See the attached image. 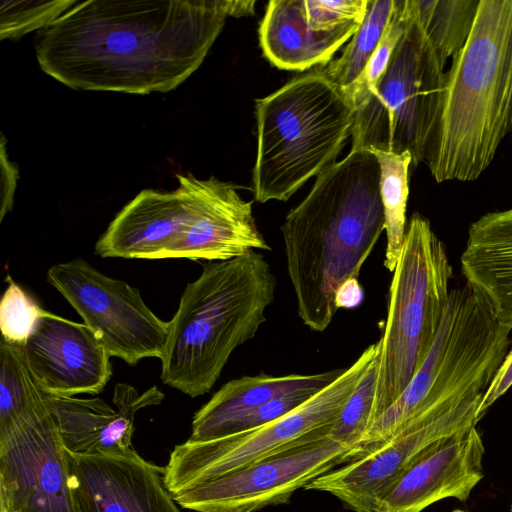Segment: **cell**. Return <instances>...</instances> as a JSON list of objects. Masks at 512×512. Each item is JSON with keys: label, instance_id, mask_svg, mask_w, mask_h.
I'll list each match as a JSON object with an SVG mask.
<instances>
[{"label": "cell", "instance_id": "obj_1", "mask_svg": "<svg viewBox=\"0 0 512 512\" xmlns=\"http://www.w3.org/2000/svg\"><path fill=\"white\" fill-rule=\"evenodd\" d=\"M227 16L225 0L78 1L37 32L36 58L72 89L164 93L200 67Z\"/></svg>", "mask_w": 512, "mask_h": 512}, {"label": "cell", "instance_id": "obj_2", "mask_svg": "<svg viewBox=\"0 0 512 512\" xmlns=\"http://www.w3.org/2000/svg\"><path fill=\"white\" fill-rule=\"evenodd\" d=\"M380 184L376 155L351 150L317 176L281 226L297 313L313 331L331 324L337 288L358 278L384 230Z\"/></svg>", "mask_w": 512, "mask_h": 512}, {"label": "cell", "instance_id": "obj_3", "mask_svg": "<svg viewBox=\"0 0 512 512\" xmlns=\"http://www.w3.org/2000/svg\"><path fill=\"white\" fill-rule=\"evenodd\" d=\"M512 131V0H480L470 36L446 72L425 164L436 182H469Z\"/></svg>", "mask_w": 512, "mask_h": 512}, {"label": "cell", "instance_id": "obj_4", "mask_svg": "<svg viewBox=\"0 0 512 512\" xmlns=\"http://www.w3.org/2000/svg\"><path fill=\"white\" fill-rule=\"evenodd\" d=\"M276 286L269 263L255 250L204 265L168 322L162 382L190 397L209 392L232 352L266 321Z\"/></svg>", "mask_w": 512, "mask_h": 512}, {"label": "cell", "instance_id": "obj_5", "mask_svg": "<svg viewBox=\"0 0 512 512\" xmlns=\"http://www.w3.org/2000/svg\"><path fill=\"white\" fill-rule=\"evenodd\" d=\"M255 200L287 201L336 163L354 123V107L321 68L256 100Z\"/></svg>", "mask_w": 512, "mask_h": 512}, {"label": "cell", "instance_id": "obj_6", "mask_svg": "<svg viewBox=\"0 0 512 512\" xmlns=\"http://www.w3.org/2000/svg\"><path fill=\"white\" fill-rule=\"evenodd\" d=\"M452 276L443 242L429 220L414 213L393 271L378 340L374 422L402 395L431 350L449 303Z\"/></svg>", "mask_w": 512, "mask_h": 512}, {"label": "cell", "instance_id": "obj_7", "mask_svg": "<svg viewBox=\"0 0 512 512\" xmlns=\"http://www.w3.org/2000/svg\"><path fill=\"white\" fill-rule=\"evenodd\" d=\"M406 26L372 90L355 109L351 150L409 152L425 163L444 103L446 72L406 0Z\"/></svg>", "mask_w": 512, "mask_h": 512}, {"label": "cell", "instance_id": "obj_8", "mask_svg": "<svg viewBox=\"0 0 512 512\" xmlns=\"http://www.w3.org/2000/svg\"><path fill=\"white\" fill-rule=\"evenodd\" d=\"M379 352L369 345L327 387L287 415L260 426L207 441L176 445L165 466L164 482L173 495L215 479L299 444L327 436L330 426Z\"/></svg>", "mask_w": 512, "mask_h": 512}, {"label": "cell", "instance_id": "obj_9", "mask_svg": "<svg viewBox=\"0 0 512 512\" xmlns=\"http://www.w3.org/2000/svg\"><path fill=\"white\" fill-rule=\"evenodd\" d=\"M47 280L95 331L110 356L129 365L163 357L169 324L148 308L137 288L83 259L50 267Z\"/></svg>", "mask_w": 512, "mask_h": 512}, {"label": "cell", "instance_id": "obj_10", "mask_svg": "<svg viewBox=\"0 0 512 512\" xmlns=\"http://www.w3.org/2000/svg\"><path fill=\"white\" fill-rule=\"evenodd\" d=\"M0 512H82L48 402L0 427Z\"/></svg>", "mask_w": 512, "mask_h": 512}, {"label": "cell", "instance_id": "obj_11", "mask_svg": "<svg viewBox=\"0 0 512 512\" xmlns=\"http://www.w3.org/2000/svg\"><path fill=\"white\" fill-rule=\"evenodd\" d=\"M350 448L325 436L173 494L196 512H256L289 503L299 488L349 461Z\"/></svg>", "mask_w": 512, "mask_h": 512}, {"label": "cell", "instance_id": "obj_12", "mask_svg": "<svg viewBox=\"0 0 512 512\" xmlns=\"http://www.w3.org/2000/svg\"><path fill=\"white\" fill-rule=\"evenodd\" d=\"M27 367L46 394H99L112 376L110 355L86 324L46 310L22 346Z\"/></svg>", "mask_w": 512, "mask_h": 512}, {"label": "cell", "instance_id": "obj_13", "mask_svg": "<svg viewBox=\"0 0 512 512\" xmlns=\"http://www.w3.org/2000/svg\"><path fill=\"white\" fill-rule=\"evenodd\" d=\"M474 414L427 420L311 481L305 489L330 493L355 512H373L384 492L429 444L476 427Z\"/></svg>", "mask_w": 512, "mask_h": 512}, {"label": "cell", "instance_id": "obj_14", "mask_svg": "<svg viewBox=\"0 0 512 512\" xmlns=\"http://www.w3.org/2000/svg\"><path fill=\"white\" fill-rule=\"evenodd\" d=\"M73 495L82 512H180L164 482L165 467L131 448L114 454L65 450Z\"/></svg>", "mask_w": 512, "mask_h": 512}, {"label": "cell", "instance_id": "obj_15", "mask_svg": "<svg viewBox=\"0 0 512 512\" xmlns=\"http://www.w3.org/2000/svg\"><path fill=\"white\" fill-rule=\"evenodd\" d=\"M484 453L476 427L436 440L409 463L373 512H422L442 499L466 501L483 478Z\"/></svg>", "mask_w": 512, "mask_h": 512}, {"label": "cell", "instance_id": "obj_16", "mask_svg": "<svg viewBox=\"0 0 512 512\" xmlns=\"http://www.w3.org/2000/svg\"><path fill=\"white\" fill-rule=\"evenodd\" d=\"M172 191L144 189L110 222L95 245L101 257L165 259L196 207L200 179L177 175Z\"/></svg>", "mask_w": 512, "mask_h": 512}, {"label": "cell", "instance_id": "obj_17", "mask_svg": "<svg viewBox=\"0 0 512 512\" xmlns=\"http://www.w3.org/2000/svg\"><path fill=\"white\" fill-rule=\"evenodd\" d=\"M253 202L232 183L200 179L191 219L168 250L167 258L225 261L252 250H270L253 216Z\"/></svg>", "mask_w": 512, "mask_h": 512}, {"label": "cell", "instance_id": "obj_18", "mask_svg": "<svg viewBox=\"0 0 512 512\" xmlns=\"http://www.w3.org/2000/svg\"><path fill=\"white\" fill-rule=\"evenodd\" d=\"M46 396L65 450L78 455L114 454L131 449L137 411L159 405L164 399L156 386L139 393L126 383L115 385L116 409L98 397Z\"/></svg>", "mask_w": 512, "mask_h": 512}, {"label": "cell", "instance_id": "obj_19", "mask_svg": "<svg viewBox=\"0 0 512 512\" xmlns=\"http://www.w3.org/2000/svg\"><path fill=\"white\" fill-rule=\"evenodd\" d=\"M460 263L466 284L512 329V207L470 224Z\"/></svg>", "mask_w": 512, "mask_h": 512}, {"label": "cell", "instance_id": "obj_20", "mask_svg": "<svg viewBox=\"0 0 512 512\" xmlns=\"http://www.w3.org/2000/svg\"><path fill=\"white\" fill-rule=\"evenodd\" d=\"M361 22L316 31L305 19L302 0H271L259 27L260 45L265 57L280 69L304 71L314 65L326 66Z\"/></svg>", "mask_w": 512, "mask_h": 512}, {"label": "cell", "instance_id": "obj_21", "mask_svg": "<svg viewBox=\"0 0 512 512\" xmlns=\"http://www.w3.org/2000/svg\"><path fill=\"white\" fill-rule=\"evenodd\" d=\"M318 374V373H317ZM317 374L243 376L225 383L195 414L189 440L207 441L227 422L271 399L304 386Z\"/></svg>", "mask_w": 512, "mask_h": 512}, {"label": "cell", "instance_id": "obj_22", "mask_svg": "<svg viewBox=\"0 0 512 512\" xmlns=\"http://www.w3.org/2000/svg\"><path fill=\"white\" fill-rule=\"evenodd\" d=\"M412 13L444 68L465 46L480 0H409Z\"/></svg>", "mask_w": 512, "mask_h": 512}, {"label": "cell", "instance_id": "obj_23", "mask_svg": "<svg viewBox=\"0 0 512 512\" xmlns=\"http://www.w3.org/2000/svg\"><path fill=\"white\" fill-rule=\"evenodd\" d=\"M381 170V197L384 209L386 249L384 266L393 272L401 254L406 234V207L409 195V152L395 154L373 152Z\"/></svg>", "mask_w": 512, "mask_h": 512}, {"label": "cell", "instance_id": "obj_24", "mask_svg": "<svg viewBox=\"0 0 512 512\" xmlns=\"http://www.w3.org/2000/svg\"><path fill=\"white\" fill-rule=\"evenodd\" d=\"M395 0H369L366 14L341 56L321 69L343 92L363 74L394 12Z\"/></svg>", "mask_w": 512, "mask_h": 512}, {"label": "cell", "instance_id": "obj_25", "mask_svg": "<svg viewBox=\"0 0 512 512\" xmlns=\"http://www.w3.org/2000/svg\"><path fill=\"white\" fill-rule=\"evenodd\" d=\"M47 403L31 375L21 345L0 341V427Z\"/></svg>", "mask_w": 512, "mask_h": 512}, {"label": "cell", "instance_id": "obj_26", "mask_svg": "<svg viewBox=\"0 0 512 512\" xmlns=\"http://www.w3.org/2000/svg\"><path fill=\"white\" fill-rule=\"evenodd\" d=\"M377 377L378 354L328 431L327 437L349 447L350 452L374 422Z\"/></svg>", "mask_w": 512, "mask_h": 512}, {"label": "cell", "instance_id": "obj_27", "mask_svg": "<svg viewBox=\"0 0 512 512\" xmlns=\"http://www.w3.org/2000/svg\"><path fill=\"white\" fill-rule=\"evenodd\" d=\"M76 0L1 1L0 38H19L41 30L74 6Z\"/></svg>", "mask_w": 512, "mask_h": 512}, {"label": "cell", "instance_id": "obj_28", "mask_svg": "<svg viewBox=\"0 0 512 512\" xmlns=\"http://www.w3.org/2000/svg\"><path fill=\"white\" fill-rule=\"evenodd\" d=\"M406 0H395L394 12L384 34L371 56L363 74L347 91L343 92L354 110L363 102L383 74L390 57L406 26Z\"/></svg>", "mask_w": 512, "mask_h": 512}, {"label": "cell", "instance_id": "obj_29", "mask_svg": "<svg viewBox=\"0 0 512 512\" xmlns=\"http://www.w3.org/2000/svg\"><path fill=\"white\" fill-rule=\"evenodd\" d=\"M6 280L9 281V285L0 304L2 339L23 346L44 309L39 307L9 275Z\"/></svg>", "mask_w": 512, "mask_h": 512}, {"label": "cell", "instance_id": "obj_30", "mask_svg": "<svg viewBox=\"0 0 512 512\" xmlns=\"http://www.w3.org/2000/svg\"><path fill=\"white\" fill-rule=\"evenodd\" d=\"M369 0H302L309 26L316 31H330L351 22H361Z\"/></svg>", "mask_w": 512, "mask_h": 512}, {"label": "cell", "instance_id": "obj_31", "mask_svg": "<svg viewBox=\"0 0 512 512\" xmlns=\"http://www.w3.org/2000/svg\"><path fill=\"white\" fill-rule=\"evenodd\" d=\"M512 386V345L495 375L491 385L486 391L478 410L480 420L487 410Z\"/></svg>", "mask_w": 512, "mask_h": 512}, {"label": "cell", "instance_id": "obj_32", "mask_svg": "<svg viewBox=\"0 0 512 512\" xmlns=\"http://www.w3.org/2000/svg\"><path fill=\"white\" fill-rule=\"evenodd\" d=\"M1 175H2V186H1V212L0 220L3 219L4 215L11 211L14 200V192L16 189V183L18 179V170L13 163H11L7 157L5 151V137L2 135L1 143Z\"/></svg>", "mask_w": 512, "mask_h": 512}, {"label": "cell", "instance_id": "obj_33", "mask_svg": "<svg viewBox=\"0 0 512 512\" xmlns=\"http://www.w3.org/2000/svg\"><path fill=\"white\" fill-rule=\"evenodd\" d=\"M364 297L358 278L345 280L336 290L335 306L337 309H353L360 305Z\"/></svg>", "mask_w": 512, "mask_h": 512}, {"label": "cell", "instance_id": "obj_34", "mask_svg": "<svg viewBox=\"0 0 512 512\" xmlns=\"http://www.w3.org/2000/svg\"><path fill=\"white\" fill-rule=\"evenodd\" d=\"M452 512H466V511H463V510H461V509H455V510H453Z\"/></svg>", "mask_w": 512, "mask_h": 512}, {"label": "cell", "instance_id": "obj_35", "mask_svg": "<svg viewBox=\"0 0 512 512\" xmlns=\"http://www.w3.org/2000/svg\"><path fill=\"white\" fill-rule=\"evenodd\" d=\"M510 512H512V504H511V506H510Z\"/></svg>", "mask_w": 512, "mask_h": 512}]
</instances>
